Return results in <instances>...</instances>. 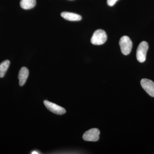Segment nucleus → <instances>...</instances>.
I'll use <instances>...</instances> for the list:
<instances>
[{
	"mask_svg": "<svg viewBox=\"0 0 154 154\" xmlns=\"http://www.w3.org/2000/svg\"><path fill=\"white\" fill-rule=\"evenodd\" d=\"M107 36L104 30L99 29L95 31L91 39V42L94 45H101L107 41Z\"/></svg>",
	"mask_w": 154,
	"mask_h": 154,
	"instance_id": "nucleus-1",
	"label": "nucleus"
},
{
	"mask_svg": "<svg viewBox=\"0 0 154 154\" xmlns=\"http://www.w3.org/2000/svg\"><path fill=\"white\" fill-rule=\"evenodd\" d=\"M119 45L122 52L124 55H128L131 52L132 48V42L129 37L124 36L119 40Z\"/></svg>",
	"mask_w": 154,
	"mask_h": 154,
	"instance_id": "nucleus-2",
	"label": "nucleus"
},
{
	"mask_svg": "<svg viewBox=\"0 0 154 154\" xmlns=\"http://www.w3.org/2000/svg\"><path fill=\"white\" fill-rule=\"evenodd\" d=\"M148 48V44L146 42H142L139 45L137 50L136 57L139 62L143 63L145 61Z\"/></svg>",
	"mask_w": 154,
	"mask_h": 154,
	"instance_id": "nucleus-3",
	"label": "nucleus"
},
{
	"mask_svg": "<svg viewBox=\"0 0 154 154\" xmlns=\"http://www.w3.org/2000/svg\"><path fill=\"white\" fill-rule=\"evenodd\" d=\"M100 134V131L98 128H91L85 133L83 139L86 141H97L99 140Z\"/></svg>",
	"mask_w": 154,
	"mask_h": 154,
	"instance_id": "nucleus-4",
	"label": "nucleus"
},
{
	"mask_svg": "<svg viewBox=\"0 0 154 154\" xmlns=\"http://www.w3.org/2000/svg\"><path fill=\"white\" fill-rule=\"evenodd\" d=\"M43 103L47 109L57 115H63L66 112V110L63 107H60L52 102L45 100Z\"/></svg>",
	"mask_w": 154,
	"mask_h": 154,
	"instance_id": "nucleus-5",
	"label": "nucleus"
},
{
	"mask_svg": "<svg viewBox=\"0 0 154 154\" xmlns=\"http://www.w3.org/2000/svg\"><path fill=\"white\" fill-rule=\"evenodd\" d=\"M141 85L146 92L152 97H154V82L151 80L144 79L140 82Z\"/></svg>",
	"mask_w": 154,
	"mask_h": 154,
	"instance_id": "nucleus-6",
	"label": "nucleus"
},
{
	"mask_svg": "<svg viewBox=\"0 0 154 154\" xmlns=\"http://www.w3.org/2000/svg\"><path fill=\"white\" fill-rule=\"evenodd\" d=\"M29 75V71L25 67H23L20 69L18 75L19 84L20 86H23L26 83Z\"/></svg>",
	"mask_w": 154,
	"mask_h": 154,
	"instance_id": "nucleus-7",
	"label": "nucleus"
},
{
	"mask_svg": "<svg viewBox=\"0 0 154 154\" xmlns=\"http://www.w3.org/2000/svg\"><path fill=\"white\" fill-rule=\"evenodd\" d=\"M61 16L66 20L70 21H79L82 19V17L79 14L69 12H62Z\"/></svg>",
	"mask_w": 154,
	"mask_h": 154,
	"instance_id": "nucleus-8",
	"label": "nucleus"
},
{
	"mask_svg": "<svg viewBox=\"0 0 154 154\" xmlns=\"http://www.w3.org/2000/svg\"><path fill=\"white\" fill-rule=\"evenodd\" d=\"M20 6L22 9L29 10L33 8L36 5V0H21Z\"/></svg>",
	"mask_w": 154,
	"mask_h": 154,
	"instance_id": "nucleus-9",
	"label": "nucleus"
},
{
	"mask_svg": "<svg viewBox=\"0 0 154 154\" xmlns=\"http://www.w3.org/2000/svg\"><path fill=\"white\" fill-rule=\"evenodd\" d=\"M10 64L9 60H6L0 64V78H3L8 69Z\"/></svg>",
	"mask_w": 154,
	"mask_h": 154,
	"instance_id": "nucleus-10",
	"label": "nucleus"
},
{
	"mask_svg": "<svg viewBox=\"0 0 154 154\" xmlns=\"http://www.w3.org/2000/svg\"><path fill=\"white\" fill-rule=\"evenodd\" d=\"M118 0H107V4L108 6L112 7L116 4Z\"/></svg>",
	"mask_w": 154,
	"mask_h": 154,
	"instance_id": "nucleus-11",
	"label": "nucleus"
},
{
	"mask_svg": "<svg viewBox=\"0 0 154 154\" xmlns=\"http://www.w3.org/2000/svg\"><path fill=\"white\" fill-rule=\"evenodd\" d=\"M32 154H38V152H35V151H34V152H33L32 153Z\"/></svg>",
	"mask_w": 154,
	"mask_h": 154,
	"instance_id": "nucleus-12",
	"label": "nucleus"
}]
</instances>
